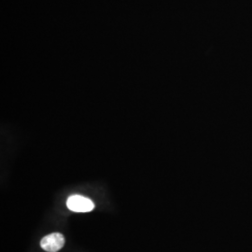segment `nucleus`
<instances>
[{"instance_id": "nucleus-1", "label": "nucleus", "mask_w": 252, "mask_h": 252, "mask_svg": "<svg viewBox=\"0 0 252 252\" xmlns=\"http://www.w3.org/2000/svg\"><path fill=\"white\" fill-rule=\"evenodd\" d=\"M66 207L73 212L85 213L94 210V204L91 199L79 194H75L68 197L66 201Z\"/></svg>"}, {"instance_id": "nucleus-2", "label": "nucleus", "mask_w": 252, "mask_h": 252, "mask_svg": "<svg viewBox=\"0 0 252 252\" xmlns=\"http://www.w3.org/2000/svg\"><path fill=\"white\" fill-rule=\"evenodd\" d=\"M64 236L60 233L46 235L40 241V247L48 252H59L64 246Z\"/></svg>"}]
</instances>
